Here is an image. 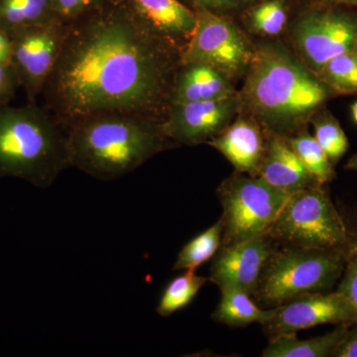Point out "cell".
Instances as JSON below:
<instances>
[{
  "label": "cell",
  "mask_w": 357,
  "mask_h": 357,
  "mask_svg": "<svg viewBox=\"0 0 357 357\" xmlns=\"http://www.w3.org/2000/svg\"><path fill=\"white\" fill-rule=\"evenodd\" d=\"M241 107L238 93L220 100L176 103L169 107L162 129L173 143H208L236 119Z\"/></svg>",
  "instance_id": "cell-11"
},
{
  "label": "cell",
  "mask_w": 357,
  "mask_h": 357,
  "mask_svg": "<svg viewBox=\"0 0 357 357\" xmlns=\"http://www.w3.org/2000/svg\"><path fill=\"white\" fill-rule=\"evenodd\" d=\"M217 194L222 208L220 246L267 232L290 197L260 177L238 172L225 178Z\"/></svg>",
  "instance_id": "cell-7"
},
{
  "label": "cell",
  "mask_w": 357,
  "mask_h": 357,
  "mask_svg": "<svg viewBox=\"0 0 357 357\" xmlns=\"http://www.w3.org/2000/svg\"><path fill=\"white\" fill-rule=\"evenodd\" d=\"M161 124L151 117L129 114L79 119L66 132L70 166L98 180L121 178L173 146Z\"/></svg>",
  "instance_id": "cell-3"
},
{
  "label": "cell",
  "mask_w": 357,
  "mask_h": 357,
  "mask_svg": "<svg viewBox=\"0 0 357 357\" xmlns=\"http://www.w3.org/2000/svg\"><path fill=\"white\" fill-rule=\"evenodd\" d=\"M351 325L340 324L326 335L299 340L296 333L269 338V344L262 351L263 357H331L335 356L344 342Z\"/></svg>",
  "instance_id": "cell-18"
},
{
  "label": "cell",
  "mask_w": 357,
  "mask_h": 357,
  "mask_svg": "<svg viewBox=\"0 0 357 357\" xmlns=\"http://www.w3.org/2000/svg\"><path fill=\"white\" fill-rule=\"evenodd\" d=\"M20 86L13 66L0 64V105H8L14 100Z\"/></svg>",
  "instance_id": "cell-30"
},
{
  "label": "cell",
  "mask_w": 357,
  "mask_h": 357,
  "mask_svg": "<svg viewBox=\"0 0 357 357\" xmlns=\"http://www.w3.org/2000/svg\"><path fill=\"white\" fill-rule=\"evenodd\" d=\"M310 122L314 128V137L323 148L331 163L337 165L349 146L347 134L340 121L324 107L312 115Z\"/></svg>",
  "instance_id": "cell-26"
},
{
  "label": "cell",
  "mask_w": 357,
  "mask_h": 357,
  "mask_svg": "<svg viewBox=\"0 0 357 357\" xmlns=\"http://www.w3.org/2000/svg\"><path fill=\"white\" fill-rule=\"evenodd\" d=\"M241 114L255 119L268 134L288 138L337 96L299 58L281 43L256 45L238 91Z\"/></svg>",
  "instance_id": "cell-2"
},
{
  "label": "cell",
  "mask_w": 357,
  "mask_h": 357,
  "mask_svg": "<svg viewBox=\"0 0 357 357\" xmlns=\"http://www.w3.org/2000/svg\"><path fill=\"white\" fill-rule=\"evenodd\" d=\"M286 139L319 184L326 185L332 182L337 176L335 166L331 163L316 138L307 132V128Z\"/></svg>",
  "instance_id": "cell-22"
},
{
  "label": "cell",
  "mask_w": 357,
  "mask_h": 357,
  "mask_svg": "<svg viewBox=\"0 0 357 357\" xmlns=\"http://www.w3.org/2000/svg\"><path fill=\"white\" fill-rule=\"evenodd\" d=\"M268 133L255 119L239 114L220 135L206 144L229 160L236 172L257 177Z\"/></svg>",
  "instance_id": "cell-14"
},
{
  "label": "cell",
  "mask_w": 357,
  "mask_h": 357,
  "mask_svg": "<svg viewBox=\"0 0 357 357\" xmlns=\"http://www.w3.org/2000/svg\"><path fill=\"white\" fill-rule=\"evenodd\" d=\"M261 0H190L192 6H199L208 9L218 15H239L246 8Z\"/></svg>",
  "instance_id": "cell-28"
},
{
  "label": "cell",
  "mask_w": 357,
  "mask_h": 357,
  "mask_svg": "<svg viewBox=\"0 0 357 357\" xmlns=\"http://www.w3.org/2000/svg\"><path fill=\"white\" fill-rule=\"evenodd\" d=\"M345 170L354 171L357 172V152L354 156H351L347 162L344 166Z\"/></svg>",
  "instance_id": "cell-34"
},
{
  "label": "cell",
  "mask_w": 357,
  "mask_h": 357,
  "mask_svg": "<svg viewBox=\"0 0 357 357\" xmlns=\"http://www.w3.org/2000/svg\"><path fill=\"white\" fill-rule=\"evenodd\" d=\"M103 0H52L54 13L59 18L75 20L102 6Z\"/></svg>",
  "instance_id": "cell-29"
},
{
  "label": "cell",
  "mask_w": 357,
  "mask_h": 357,
  "mask_svg": "<svg viewBox=\"0 0 357 357\" xmlns=\"http://www.w3.org/2000/svg\"><path fill=\"white\" fill-rule=\"evenodd\" d=\"M208 281V277L199 276L194 270H188L184 274L175 277L162 292L157 314L169 317L189 306Z\"/></svg>",
  "instance_id": "cell-24"
},
{
  "label": "cell",
  "mask_w": 357,
  "mask_h": 357,
  "mask_svg": "<svg viewBox=\"0 0 357 357\" xmlns=\"http://www.w3.org/2000/svg\"><path fill=\"white\" fill-rule=\"evenodd\" d=\"M296 56L314 74L331 59L357 49V9L297 0Z\"/></svg>",
  "instance_id": "cell-8"
},
{
  "label": "cell",
  "mask_w": 357,
  "mask_h": 357,
  "mask_svg": "<svg viewBox=\"0 0 357 357\" xmlns=\"http://www.w3.org/2000/svg\"><path fill=\"white\" fill-rule=\"evenodd\" d=\"M237 93L234 82L213 68L202 64L182 65L176 79L171 105L220 100Z\"/></svg>",
  "instance_id": "cell-17"
},
{
  "label": "cell",
  "mask_w": 357,
  "mask_h": 357,
  "mask_svg": "<svg viewBox=\"0 0 357 357\" xmlns=\"http://www.w3.org/2000/svg\"><path fill=\"white\" fill-rule=\"evenodd\" d=\"M0 64L13 66V42L2 29H0Z\"/></svg>",
  "instance_id": "cell-32"
},
{
  "label": "cell",
  "mask_w": 357,
  "mask_h": 357,
  "mask_svg": "<svg viewBox=\"0 0 357 357\" xmlns=\"http://www.w3.org/2000/svg\"><path fill=\"white\" fill-rule=\"evenodd\" d=\"M335 292L351 310L357 325V245L347 257L344 273L338 281Z\"/></svg>",
  "instance_id": "cell-27"
},
{
  "label": "cell",
  "mask_w": 357,
  "mask_h": 357,
  "mask_svg": "<svg viewBox=\"0 0 357 357\" xmlns=\"http://www.w3.org/2000/svg\"><path fill=\"white\" fill-rule=\"evenodd\" d=\"M56 18L52 0H0V29L8 35Z\"/></svg>",
  "instance_id": "cell-21"
},
{
  "label": "cell",
  "mask_w": 357,
  "mask_h": 357,
  "mask_svg": "<svg viewBox=\"0 0 357 357\" xmlns=\"http://www.w3.org/2000/svg\"><path fill=\"white\" fill-rule=\"evenodd\" d=\"M351 114L352 119H354V122L357 124V102L351 105Z\"/></svg>",
  "instance_id": "cell-35"
},
{
  "label": "cell",
  "mask_w": 357,
  "mask_h": 357,
  "mask_svg": "<svg viewBox=\"0 0 357 357\" xmlns=\"http://www.w3.org/2000/svg\"><path fill=\"white\" fill-rule=\"evenodd\" d=\"M347 257L338 251L278 244L252 298L258 305L275 307L304 294L332 291Z\"/></svg>",
  "instance_id": "cell-5"
},
{
  "label": "cell",
  "mask_w": 357,
  "mask_h": 357,
  "mask_svg": "<svg viewBox=\"0 0 357 357\" xmlns=\"http://www.w3.org/2000/svg\"><path fill=\"white\" fill-rule=\"evenodd\" d=\"M64 29L60 18H56L9 34L13 42V67L29 103H35L43 91L57 60Z\"/></svg>",
  "instance_id": "cell-10"
},
{
  "label": "cell",
  "mask_w": 357,
  "mask_h": 357,
  "mask_svg": "<svg viewBox=\"0 0 357 357\" xmlns=\"http://www.w3.org/2000/svg\"><path fill=\"white\" fill-rule=\"evenodd\" d=\"M273 309V317L262 326L269 338L326 324L356 325L351 310L335 290L304 294Z\"/></svg>",
  "instance_id": "cell-13"
},
{
  "label": "cell",
  "mask_w": 357,
  "mask_h": 357,
  "mask_svg": "<svg viewBox=\"0 0 357 357\" xmlns=\"http://www.w3.org/2000/svg\"><path fill=\"white\" fill-rule=\"evenodd\" d=\"M317 76L337 96L357 95V49L331 59Z\"/></svg>",
  "instance_id": "cell-25"
},
{
  "label": "cell",
  "mask_w": 357,
  "mask_h": 357,
  "mask_svg": "<svg viewBox=\"0 0 357 357\" xmlns=\"http://www.w3.org/2000/svg\"><path fill=\"white\" fill-rule=\"evenodd\" d=\"M222 296L217 309L213 312V319L215 323L243 328L251 324L265 325L272 319L273 307L262 309L258 306L252 296L237 289H222Z\"/></svg>",
  "instance_id": "cell-19"
},
{
  "label": "cell",
  "mask_w": 357,
  "mask_h": 357,
  "mask_svg": "<svg viewBox=\"0 0 357 357\" xmlns=\"http://www.w3.org/2000/svg\"><path fill=\"white\" fill-rule=\"evenodd\" d=\"M222 220H218L210 229L195 236L181 249L173 270L196 271L197 268L211 259L222 245Z\"/></svg>",
  "instance_id": "cell-23"
},
{
  "label": "cell",
  "mask_w": 357,
  "mask_h": 357,
  "mask_svg": "<svg viewBox=\"0 0 357 357\" xmlns=\"http://www.w3.org/2000/svg\"><path fill=\"white\" fill-rule=\"evenodd\" d=\"M296 0H261L239 16L248 31L263 37L280 35L287 27Z\"/></svg>",
  "instance_id": "cell-20"
},
{
  "label": "cell",
  "mask_w": 357,
  "mask_h": 357,
  "mask_svg": "<svg viewBox=\"0 0 357 357\" xmlns=\"http://www.w3.org/2000/svg\"><path fill=\"white\" fill-rule=\"evenodd\" d=\"M302 1L316 2V3L351 7V8L357 9V0H302Z\"/></svg>",
  "instance_id": "cell-33"
},
{
  "label": "cell",
  "mask_w": 357,
  "mask_h": 357,
  "mask_svg": "<svg viewBox=\"0 0 357 357\" xmlns=\"http://www.w3.org/2000/svg\"><path fill=\"white\" fill-rule=\"evenodd\" d=\"M102 6L66 26L42 91L45 109L65 128L102 114L163 121L182 51L152 31L128 4Z\"/></svg>",
  "instance_id": "cell-1"
},
{
  "label": "cell",
  "mask_w": 357,
  "mask_h": 357,
  "mask_svg": "<svg viewBox=\"0 0 357 357\" xmlns=\"http://www.w3.org/2000/svg\"><path fill=\"white\" fill-rule=\"evenodd\" d=\"M257 177L289 195L319 185L283 136L268 134Z\"/></svg>",
  "instance_id": "cell-16"
},
{
  "label": "cell",
  "mask_w": 357,
  "mask_h": 357,
  "mask_svg": "<svg viewBox=\"0 0 357 357\" xmlns=\"http://www.w3.org/2000/svg\"><path fill=\"white\" fill-rule=\"evenodd\" d=\"M197 25L191 41L182 53V65L202 64L222 73L230 81L245 76L256 45L229 16L195 6Z\"/></svg>",
  "instance_id": "cell-9"
},
{
  "label": "cell",
  "mask_w": 357,
  "mask_h": 357,
  "mask_svg": "<svg viewBox=\"0 0 357 357\" xmlns=\"http://www.w3.org/2000/svg\"><path fill=\"white\" fill-rule=\"evenodd\" d=\"M278 243L268 232L241 243L220 246L208 281L222 289H237L253 296L263 271Z\"/></svg>",
  "instance_id": "cell-12"
},
{
  "label": "cell",
  "mask_w": 357,
  "mask_h": 357,
  "mask_svg": "<svg viewBox=\"0 0 357 357\" xmlns=\"http://www.w3.org/2000/svg\"><path fill=\"white\" fill-rule=\"evenodd\" d=\"M128 6L152 31L182 53L191 41L197 25L194 8L178 0H128Z\"/></svg>",
  "instance_id": "cell-15"
},
{
  "label": "cell",
  "mask_w": 357,
  "mask_h": 357,
  "mask_svg": "<svg viewBox=\"0 0 357 357\" xmlns=\"http://www.w3.org/2000/svg\"><path fill=\"white\" fill-rule=\"evenodd\" d=\"M69 166L67 133L48 110L0 105V178L49 188Z\"/></svg>",
  "instance_id": "cell-4"
},
{
  "label": "cell",
  "mask_w": 357,
  "mask_h": 357,
  "mask_svg": "<svg viewBox=\"0 0 357 357\" xmlns=\"http://www.w3.org/2000/svg\"><path fill=\"white\" fill-rule=\"evenodd\" d=\"M333 357H357V325L351 326Z\"/></svg>",
  "instance_id": "cell-31"
},
{
  "label": "cell",
  "mask_w": 357,
  "mask_h": 357,
  "mask_svg": "<svg viewBox=\"0 0 357 357\" xmlns=\"http://www.w3.org/2000/svg\"><path fill=\"white\" fill-rule=\"evenodd\" d=\"M279 245L338 251L349 255L357 236L331 198L326 185L293 192L268 229Z\"/></svg>",
  "instance_id": "cell-6"
}]
</instances>
